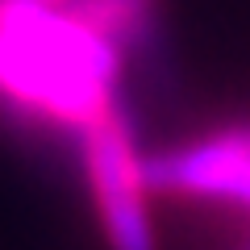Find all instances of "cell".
I'll use <instances>...</instances> for the list:
<instances>
[{
  "mask_svg": "<svg viewBox=\"0 0 250 250\" xmlns=\"http://www.w3.org/2000/svg\"><path fill=\"white\" fill-rule=\"evenodd\" d=\"M121 46L46 0H0V96L13 108L88 129L113 113Z\"/></svg>",
  "mask_w": 250,
  "mask_h": 250,
  "instance_id": "6da1fadb",
  "label": "cell"
},
{
  "mask_svg": "<svg viewBox=\"0 0 250 250\" xmlns=\"http://www.w3.org/2000/svg\"><path fill=\"white\" fill-rule=\"evenodd\" d=\"M83 159L96 192V208L113 250H154L150 217H146V179L134 154V134L121 113L100 117L83 129Z\"/></svg>",
  "mask_w": 250,
  "mask_h": 250,
  "instance_id": "7a4b0ae2",
  "label": "cell"
},
{
  "mask_svg": "<svg viewBox=\"0 0 250 250\" xmlns=\"http://www.w3.org/2000/svg\"><path fill=\"white\" fill-rule=\"evenodd\" d=\"M142 179L154 192H184V196H208L250 208V129L154 154L142 163Z\"/></svg>",
  "mask_w": 250,
  "mask_h": 250,
  "instance_id": "3957f363",
  "label": "cell"
},
{
  "mask_svg": "<svg viewBox=\"0 0 250 250\" xmlns=\"http://www.w3.org/2000/svg\"><path fill=\"white\" fill-rule=\"evenodd\" d=\"M67 13L88 21L96 34H104L117 46L142 42L150 34V0H71Z\"/></svg>",
  "mask_w": 250,
  "mask_h": 250,
  "instance_id": "277c9868",
  "label": "cell"
},
{
  "mask_svg": "<svg viewBox=\"0 0 250 250\" xmlns=\"http://www.w3.org/2000/svg\"><path fill=\"white\" fill-rule=\"evenodd\" d=\"M46 4H62V0H46Z\"/></svg>",
  "mask_w": 250,
  "mask_h": 250,
  "instance_id": "5b68a950",
  "label": "cell"
}]
</instances>
